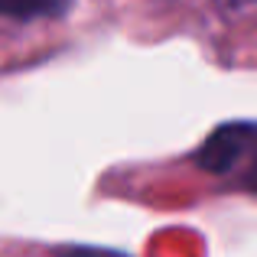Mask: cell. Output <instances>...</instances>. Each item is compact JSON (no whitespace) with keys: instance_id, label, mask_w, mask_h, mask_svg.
Instances as JSON below:
<instances>
[{"instance_id":"7a4b0ae2","label":"cell","mask_w":257,"mask_h":257,"mask_svg":"<svg viewBox=\"0 0 257 257\" xmlns=\"http://www.w3.org/2000/svg\"><path fill=\"white\" fill-rule=\"evenodd\" d=\"M72 7V0H0V17L7 20H43V17H62Z\"/></svg>"},{"instance_id":"277c9868","label":"cell","mask_w":257,"mask_h":257,"mask_svg":"<svg viewBox=\"0 0 257 257\" xmlns=\"http://www.w3.org/2000/svg\"><path fill=\"white\" fill-rule=\"evenodd\" d=\"M244 186H247V189H251V192L257 195V163L251 166V170H247V176H244Z\"/></svg>"},{"instance_id":"3957f363","label":"cell","mask_w":257,"mask_h":257,"mask_svg":"<svg viewBox=\"0 0 257 257\" xmlns=\"http://www.w3.org/2000/svg\"><path fill=\"white\" fill-rule=\"evenodd\" d=\"M62 257H124L114 251H94V247H75V251H65Z\"/></svg>"},{"instance_id":"5b68a950","label":"cell","mask_w":257,"mask_h":257,"mask_svg":"<svg viewBox=\"0 0 257 257\" xmlns=\"http://www.w3.org/2000/svg\"><path fill=\"white\" fill-rule=\"evenodd\" d=\"M218 4H225V7H244V4H251V0H218Z\"/></svg>"},{"instance_id":"6da1fadb","label":"cell","mask_w":257,"mask_h":257,"mask_svg":"<svg viewBox=\"0 0 257 257\" xmlns=\"http://www.w3.org/2000/svg\"><path fill=\"white\" fill-rule=\"evenodd\" d=\"M257 153V124L238 120V124H221L205 137V144L195 150V163L208 173H231L244 157Z\"/></svg>"}]
</instances>
